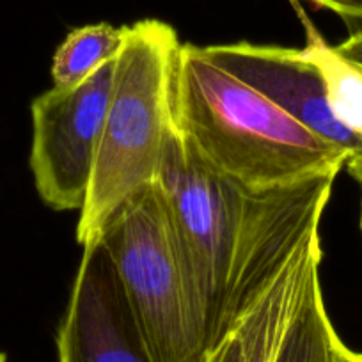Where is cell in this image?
Instances as JSON below:
<instances>
[{
    "label": "cell",
    "mask_w": 362,
    "mask_h": 362,
    "mask_svg": "<svg viewBox=\"0 0 362 362\" xmlns=\"http://www.w3.org/2000/svg\"><path fill=\"white\" fill-rule=\"evenodd\" d=\"M337 173L252 190L208 165L170 128L158 189L217 350L302 243L320 231Z\"/></svg>",
    "instance_id": "6da1fadb"
},
{
    "label": "cell",
    "mask_w": 362,
    "mask_h": 362,
    "mask_svg": "<svg viewBox=\"0 0 362 362\" xmlns=\"http://www.w3.org/2000/svg\"><path fill=\"white\" fill-rule=\"evenodd\" d=\"M173 123L208 165L252 190L339 174L348 162L346 153L211 64L190 43L181 45L174 64Z\"/></svg>",
    "instance_id": "7a4b0ae2"
},
{
    "label": "cell",
    "mask_w": 362,
    "mask_h": 362,
    "mask_svg": "<svg viewBox=\"0 0 362 362\" xmlns=\"http://www.w3.org/2000/svg\"><path fill=\"white\" fill-rule=\"evenodd\" d=\"M181 41L160 20L127 27L116 59L114 86L103 121L76 242H100L109 222L155 185L173 128V75Z\"/></svg>",
    "instance_id": "3957f363"
},
{
    "label": "cell",
    "mask_w": 362,
    "mask_h": 362,
    "mask_svg": "<svg viewBox=\"0 0 362 362\" xmlns=\"http://www.w3.org/2000/svg\"><path fill=\"white\" fill-rule=\"evenodd\" d=\"M100 242L153 362H208L215 350L158 189L153 185L132 199Z\"/></svg>",
    "instance_id": "277c9868"
},
{
    "label": "cell",
    "mask_w": 362,
    "mask_h": 362,
    "mask_svg": "<svg viewBox=\"0 0 362 362\" xmlns=\"http://www.w3.org/2000/svg\"><path fill=\"white\" fill-rule=\"evenodd\" d=\"M117 59V57H116ZM116 59L73 87H52L30 105V170L45 204L82 210L90 185Z\"/></svg>",
    "instance_id": "5b68a950"
},
{
    "label": "cell",
    "mask_w": 362,
    "mask_h": 362,
    "mask_svg": "<svg viewBox=\"0 0 362 362\" xmlns=\"http://www.w3.org/2000/svg\"><path fill=\"white\" fill-rule=\"evenodd\" d=\"M57 355L59 362H153L102 242L83 247Z\"/></svg>",
    "instance_id": "8992f818"
},
{
    "label": "cell",
    "mask_w": 362,
    "mask_h": 362,
    "mask_svg": "<svg viewBox=\"0 0 362 362\" xmlns=\"http://www.w3.org/2000/svg\"><path fill=\"white\" fill-rule=\"evenodd\" d=\"M204 57L283 109L305 130L348 155L362 156V137L336 119L322 75L304 48L252 45L247 41L201 47Z\"/></svg>",
    "instance_id": "52a82bcc"
},
{
    "label": "cell",
    "mask_w": 362,
    "mask_h": 362,
    "mask_svg": "<svg viewBox=\"0 0 362 362\" xmlns=\"http://www.w3.org/2000/svg\"><path fill=\"white\" fill-rule=\"evenodd\" d=\"M322 238L316 231L302 243L208 362H274L284 330L304 297L309 277L322 264Z\"/></svg>",
    "instance_id": "ba28073f"
},
{
    "label": "cell",
    "mask_w": 362,
    "mask_h": 362,
    "mask_svg": "<svg viewBox=\"0 0 362 362\" xmlns=\"http://www.w3.org/2000/svg\"><path fill=\"white\" fill-rule=\"evenodd\" d=\"M274 362H362L334 329L323 300L320 268L311 274L304 297L283 334Z\"/></svg>",
    "instance_id": "9c48e42d"
},
{
    "label": "cell",
    "mask_w": 362,
    "mask_h": 362,
    "mask_svg": "<svg viewBox=\"0 0 362 362\" xmlns=\"http://www.w3.org/2000/svg\"><path fill=\"white\" fill-rule=\"evenodd\" d=\"M127 27L95 23L73 29L52 59L54 87H73L119 55Z\"/></svg>",
    "instance_id": "30bf717a"
},
{
    "label": "cell",
    "mask_w": 362,
    "mask_h": 362,
    "mask_svg": "<svg viewBox=\"0 0 362 362\" xmlns=\"http://www.w3.org/2000/svg\"><path fill=\"white\" fill-rule=\"evenodd\" d=\"M304 52L322 75L327 100L336 119L362 137V69L327 43L311 23H308Z\"/></svg>",
    "instance_id": "8fae6325"
},
{
    "label": "cell",
    "mask_w": 362,
    "mask_h": 362,
    "mask_svg": "<svg viewBox=\"0 0 362 362\" xmlns=\"http://www.w3.org/2000/svg\"><path fill=\"white\" fill-rule=\"evenodd\" d=\"M316 8L329 9L346 23L362 25V0H309Z\"/></svg>",
    "instance_id": "7c38bea8"
},
{
    "label": "cell",
    "mask_w": 362,
    "mask_h": 362,
    "mask_svg": "<svg viewBox=\"0 0 362 362\" xmlns=\"http://www.w3.org/2000/svg\"><path fill=\"white\" fill-rule=\"evenodd\" d=\"M337 52L362 69V25H358L346 40L337 45Z\"/></svg>",
    "instance_id": "4fadbf2b"
},
{
    "label": "cell",
    "mask_w": 362,
    "mask_h": 362,
    "mask_svg": "<svg viewBox=\"0 0 362 362\" xmlns=\"http://www.w3.org/2000/svg\"><path fill=\"white\" fill-rule=\"evenodd\" d=\"M346 167H348V173H350L362 187V156H354V158L348 160Z\"/></svg>",
    "instance_id": "5bb4252c"
},
{
    "label": "cell",
    "mask_w": 362,
    "mask_h": 362,
    "mask_svg": "<svg viewBox=\"0 0 362 362\" xmlns=\"http://www.w3.org/2000/svg\"><path fill=\"white\" fill-rule=\"evenodd\" d=\"M0 362H8V355L0 351Z\"/></svg>",
    "instance_id": "9a60e30c"
},
{
    "label": "cell",
    "mask_w": 362,
    "mask_h": 362,
    "mask_svg": "<svg viewBox=\"0 0 362 362\" xmlns=\"http://www.w3.org/2000/svg\"><path fill=\"white\" fill-rule=\"evenodd\" d=\"M361 231H362V211H361Z\"/></svg>",
    "instance_id": "2e32d148"
}]
</instances>
